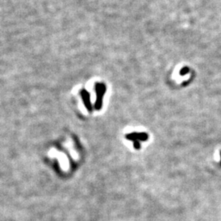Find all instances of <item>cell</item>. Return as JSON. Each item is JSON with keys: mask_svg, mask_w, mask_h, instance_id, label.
Wrapping results in <instances>:
<instances>
[{"mask_svg": "<svg viewBox=\"0 0 221 221\" xmlns=\"http://www.w3.org/2000/svg\"><path fill=\"white\" fill-rule=\"evenodd\" d=\"M134 147L135 149H140L141 148V144L139 141H134Z\"/></svg>", "mask_w": 221, "mask_h": 221, "instance_id": "obj_2", "label": "cell"}, {"mask_svg": "<svg viewBox=\"0 0 221 221\" xmlns=\"http://www.w3.org/2000/svg\"><path fill=\"white\" fill-rule=\"evenodd\" d=\"M220 156H221V151H220ZM220 165H221V161H220Z\"/></svg>", "mask_w": 221, "mask_h": 221, "instance_id": "obj_3", "label": "cell"}, {"mask_svg": "<svg viewBox=\"0 0 221 221\" xmlns=\"http://www.w3.org/2000/svg\"><path fill=\"white\" fill-rule=\"evenodd\" d=\"M125 138L128 140L130 141H147L148 139V134L147 133H138V132H134L131 134H127Z\"/></svg>", "mask_w": 221, "mask_h": 221, "instance_id": "obj_1", "label": "cell"}]
</instances>
